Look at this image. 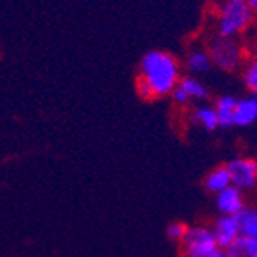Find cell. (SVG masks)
Wrapping results in <instances>:
<instances>
[{"instance_id": "1", "label": "cell", "mask_w": 257, "mask_h": 257, "mask_svg": "<svg viewBox=\"0 0 257 257\" xmlns=\"http://www.w3.org/2000/svg\"><path fill=\"white\" fill-rule=\"evenodd\" d=\"M180 77V63L171 52L150 51L139 67L137 92L146 101L166 97L178 85Z\"/></svg>"}, {"instance_id": "2", "label": "cell", "mask_w": 257, "mask_h": 257, "mask_svg": "<svg viewBox=\"0 0 257 257\" xmlns=\"http://www.w3.org/2000/svg\"><path fill=\"white\" fill-rule=\"evenodd\" d=\"M255 11L246 0H221L218 9L216 29L221 38H236L252 26Z\"/></svg>"}, {"instance_id": "3", "label": "cell", "mask_w": 257, "mask_h": 257, "mask_svg": "<svg viewBox=\"0 0 257 257\" xmlns=\"http://www.w3.org/2000/svg\"><path fill=\"white\" fill-rule=\"evenodd\" d=\"M207 52H209L212 65H218L219 69L227 70V72L236 70L241 65V61H243V49H241V45L234 38L216 36L210 42Z\"/></svg>"}, {"instance_id": "4", "label": "cell", "mask_w": 257, "mask_h": 257, "mask_svg": "<svg viewBox=\"0 0 257 257\" xmlns=\"http://www.w3.org/2000/svg\"><path fill=\"white\" fill-rule=\"evenodd\" d=\"M180 243L185 257H212L219 250L210 228L205 227L187 228Z\"/></svg>"}, {"instance_id": "5", "label": "cell", "mask_w": 257, "mask_h": 257, "mask_svg": "<svg viewBox=\"0 0 257 257\" xmlns=\"http://www.w3.org/2000/svg\"><path fill=\"white\" fill-rule=\"evenodd\" d=\"M225 167L230 176V185L237 187L239 191H248L255 187L257 162L253 159H234Z\"/></svg>"}, {"instance_id": "6", "label": "cell", "mask_w": 257, "mask_h": 257, "mask_svg": "<svg viewBox=\"0 0 257 257\" xmlns=\"http://www.w3.org/2000/svg\"><path fill=\"white\" fill-rule=\"evenodd\" d=\"M216 205H218L219 212L223 216H236L244 209V198L243 191H239L234 185H228L227 189H223L216 194Z\"/></svg>"}, {"instance_id": "7", "label": "cell", "mask_w": 257, "mask_h": 257, "mask_svg": "<svg viewBox=\"0 0 257 257\" xmlns=\"http://www.w3.org/2000/svg\"><path fill=\"white\" fill-rule=\"evenodd\" d=\"M214 241L218 244V248L225 250L232 241H236L239 237V228H237V219L236 216H221L216 219L214 227L210 228Z\"/></svg>"}, {"instance_id": "8", "label": "cell", "mask_w": 257, "mask_h": 257, "mask_svg": "<svg viewBox=\"0 0 257 257\" xmlns=\"http://www.w3.org/2000/svg\"><path fill=\"white\" fill-rule=\"evenodd\" d=\"M257 119V99L255 95H248L244 99H237L234 108V126H252Z\"/></svg>"}, {"instance_id": "9", "label": "cell", "mask_w": 257, "mask_h": 257, "mask_svg": "<svg viewBox=\"0 0 257 257\" xmlns=\"http://www.w3.org/2000/svg\"><path fill=\"white\" fill-rule=\"evenodd\" d=\"M237 99L234 95H221L218 97L214 108L216 111V120L218 126L221 128H232L234 126V108H236Z\"/></svg>"}, {"instance_id": "10", "label": "cell", "mask_w": 257, "mask_h": 257, "mask_svg": "<svg viewBox=\"0 0 257 257\" xmlns=\"http://www.w3.org/2000/svg\"><path fill=\"white\" fill-rule=\"evenodd\" d=\"M210 67H212V61H210L207 49H193V51L187 54L185 69L191 72V76H194V74L209 72Z\"/></svg>"}, {"instance_id": "11", "label": "cell", "mask_w": 257, "mask_h": 257, "mask_svg": "<svg viewBox=\"0 0 257 257\" xmlns=\"http://www.w3.org/2000/svg\"><path fill=\"white\" fill-rule=\"evenodd\" d=\"M239 236L257 239V212L250 207H244L239 214H236Z\"/></svg>"}, {"instance_id": "12", "label": "cell", "mask_w": 257, "mask_h": 257, "mask_svg": "<svg viewBox=\"0 0 257 257\" xmlns=\"http://www.w3.org/2000/svg\"><path fill=\"white\" fill-rule=\"evenodd\" d=\"M228 257H257V239L239 236L225 248Z\"/></svg>"}, {"instance_id": "13", "label": "cell", "mask_w": 257, "mask_h": 257, "mask_svg": "<svg viewBox=\"0 0 257 257\" xmlns=\"http://www.w3.org/2000/svg\"><path fill=\"white\" fill-rule=\"evenodd\" d=\"M203 184H205V189L209 193H214V194H218L223 189H227L228 185H230V176H228V173H227V167L221 166V167L212 169V171L205 176V182H203Z\"/></svg>"}, {"instance_id": "14", "label": "cell", "mask_w": 257, "mask_h": 257, "mask_svg": "<svg viewBox=\"0 0 257 257\" xmlns=\"http://www.w3.org/2000/svg\"><path fill=\"white\" fill-rule=\"evenodd\" d=\"M178 86H180L182 90L187 94L189 101H191V99H207V97H209V92H207L205 85H203V83L194 76L180 77Z\"/></svg>"}, {"instance_id": "15", "label": "cell", "mask_w": 257, "mask_h": 257, "mask_svg": "<svg viewBox=\"0 0 257 257\" xmlns=\"http://www.w3.org/2000/svg\"><path fill=\"white\" fill-rule=\"evenodd\" d=\"M194 122H196L200 128L203 130H209V132H212V130L218 128V120H216V111L212 106H198L194 108Z\"/></svg>"}, {"instance_id": "16", "label": "cell", "mask_w": 257, "mask_h": 257, "mask_svg": "<svg viewBox=\"0 0 257 257\" xmlns=\"http://www.w3.org/2000/svg\"><path fill=\"white\" fill-rule=\"evenodd\" d=\"M243 83H244V86L252 92V94H255V90H257V63H255V61H252V63H248V65H244Z\"/></svg>"}, {"instance_id": "17", "label": "cell", "mask_w": 257, "mask_h": 257, "mask_svg": "<svg viewBox=\"0 0 257 257\" xmlns=\"http://www.w3.org/2000/svg\"><path fill=\"white\" fill-rule=\"evenodd\" d=\"M187 225L185 223H171L169 225V228H167V236H169V239H173V241H178L180 243L182 241V237L185 236V232H187Z\"/></svg>"}, {"instance_id": "18", "label": "cell", "mask_w": 257, "mask_h": 257, "mask_svg": "<svg viewBox=\"0 0 257 257\" xmlns=\"http://www.w3.org/2000/svg\"><path fill=\"white\" fill-rule=\"evenodd\" d=\"M173 97V101H175L176 104H187L189 103V97H187V94H185L184 90H182L180 86L176 85L175 88H173V92L169 94Z\"/></svg>"}, {"instance_id": "19", "label": "cell", "mask_w": 257, "mask_h": 257, "mask_svg": "<svg viewBox=\"0 0 257 257\" xmlns=\"http://www.w3.org/2000/svg\"><path fill=\"white\" fill-rule=\"evenodd\" d=\"M212 257H228V255H227V252H225V250H221V248H219L218 252H216Z\"/></svg>"}, {"instance_id": "20", "label": "cell", "mask_w": 257, "mask_h": 257, "mask_svg": "<svg viewBox=\"0 0 257 257\" xmlns=\"http://www.w3.org/2000/svg\"><path fill=\"white\" fill-rule=\"evenodd\" d=\"M246 4H248L250 8L253 9V11H255V9H257V0H246Z\"/></svg>"}]
</instances>
